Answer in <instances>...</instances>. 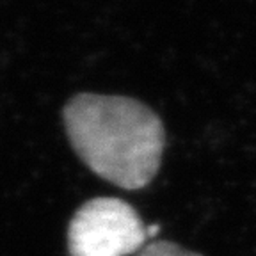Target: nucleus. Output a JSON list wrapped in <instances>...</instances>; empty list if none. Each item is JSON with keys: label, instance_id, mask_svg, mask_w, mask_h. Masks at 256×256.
<instances>
[{"label": "nucleus", "instance_id": "obj_1", "mask_svg": "<svg viewBox=\"0 0 256 256\" xmlns=\"http://www.w3.org/2000/svg\"><path fill=\"white\" fill-rule=\"evenodd\" d=\"M62 120L72 148L104 180L137 190L158 172L164 124L136 98L82 92L66 104Z\"/></svg>", "mask_w": 256, "mask_h": 256}, {"label": "nucleus", "instance_id": "obj_2", "mask_svg": "<svg viewBox=\"0 0 256 256\" xmlns=\"http://www.w3.org/2000/svg\"><path fill=\"white\" fill-rule=\"evenodd\" d=\"M148 233L132 204L94 198L78 208L68 228L72 256H130L146 246Z\"/></svg>", "mask_w": 256, "mask_h": 256}, {"label": "nucleus", "instance_id": "obj_3", "mask_svg": "<svg viewBox=\"0 0 256 256\" xmlns=\"http://www.w3.org/2000/svg\"><path fill=\"white\" fill-rule=\"evenodd\" d=\"M137 256H201L194 251H188V249L180 248L174 242H168V240H155V242H150L146 244Z\"/></svg>", "mask_w": 256, "mask_h": 256}]
</instances>
